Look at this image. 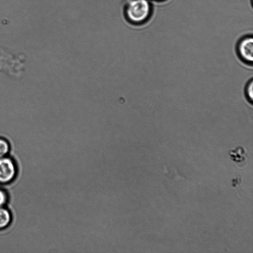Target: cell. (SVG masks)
<instances>
[{"label":"cell","instance_id":"5","mask_svg":"<svg viewBox=\"0 0 253 253\" xmlns=\"http://www.w3.org/2000/svg\"><path fill=\"white\" fill-rule=\"evenodd\" d=\"M11 214L8 210L0 207V229L7 227L11 221Z\"/></svg>","mask_w":253,"mask_h":253},{"label":"cell","instance_id":"1","mask_svg":"<svg viewBox=\"0 0 253 253\" xmlns=\"http://www.w3.org/2000/svg\"><path fill=\"white\" fill-rule=\"evenodd\" d=\"M152 6L149 0H124L123 13L130 24L138 25L149 18Z\"/></svg>","mask_w":253,"mask_h":253},{"label":"cell","instance_id":"6","mask_svg":"<svg viewBox=\"0 0 253 253\" xmlns=\"http://www.w3.org/2000/svg\"><path fill=\"white\" fill-rule=\"evenodd\" d=\"M9 150L8 142L6 140L0 138V158L6 156Z\"/></svg>","mask_w":253,"mask_h":253},{"label":"cell","instance_id":"7","mask_svg":"<svg viewBox=\"0 0 253 253\" xmlns=\"http://www.w3.org/2000/svg\"><path fill=\"white\" fill-rule=\"evenodd\" d=\"M246 94L249 101L252 103L253 101V82L251 80L246 87Z\"/></svg>","mask_w":253,"mask_h":253},{"label":"cell","instance_id":"2","mask_svg":"<svg viewBox=\"0 0 253 253\" xmlns=\"http://www.w3.org/2000/svg\"><path fill=\"white\" fill-rule=\"evenodd\" d=\"M16 173V166L12 159L6 156L0 158V183L11 182Z\"/></svg>","mask_w":253,"mask_h":253},{"label":"cell","instance_id":"4","mask_svg":"<svg viewBox=\"0 0 253 253\" xmlns=\"http://www.w3.org/2000/svg\"><path fill=\"white\" fill-rule=\"evenodd\" d=\"M229 155L235 163H241L245 160L246 152L244 148L238 146L229 152Z\"/></svg>","mask_w":253,"mask_h":253},{"label":"cell","instance_id":"3","mask_svg":"<svg viewBox=\"0 0 253 253\" xmlns=\"http://www.w3.org/2000/svg\"><path fill=\"white\" fill-rule=\"evenodd\" d=\"M237 52L240 58L246 63L253 61V38L247 37L242 39L238 44Z\"/></svg>","mask_w":253,"mask_h":253},{"label":"cell","instance_id":"8","mask_svg":"<svg viewBox=\"0 0 253 253\" xmlns=\"http://www.w3.org/2000/svg\"><path fill=\"white\" fill-rule=\"evenodd\" d=\"M8 196L6 192L0 189V207H3L7 202Z\"/></svg>","mask_w":253,"mask_h":253}]
</instances>
